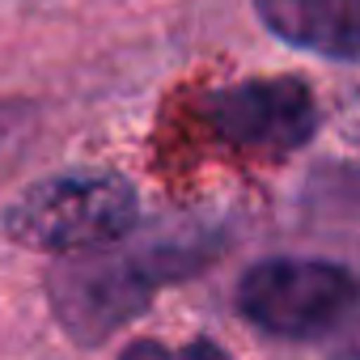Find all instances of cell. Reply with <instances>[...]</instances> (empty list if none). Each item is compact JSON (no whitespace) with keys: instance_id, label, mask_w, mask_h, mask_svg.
I'll return each mask as SVG.
<instances>
[{"instance_id":"2","label":"cell","mask_w":360,"mask_h":360,"mask_svg":"<svg viewBox=\"0 0 360 360\" xmlns=\"http://www.w3.org/2000/svg\"><path fill=\"white\" fill-rule=\"evenodd\" d=\"M242 314L284 339H322L352 314L356 284L343 267L318 259H267L238 288Z\"/></svg>"},{"instance_id":"6","label":"cell","mask_w":360,"mask_h":360,"mask_svg":"<svg viewBox=\"0 0 360 360\" xmlns=\"http://www.w3.org/2000/svg\"><path fill=\"white\" fill-rule=\"evenodd\" d=\"M26 131H30V123H26V110L22 106H5V110H0V174H5V165L22 148Z\"/></svg>"},{"instance_id":"3","label":"cell","mask_w":360,"mask_h":360,"mask_svg":"<svg viewBox=\"0 0 360 360\" xmlns=\"http://www.w3.org/2000/svg\"><path fill=\"white\" fill-rule=\"evenodd\" d=\"M212 127L225 144L259 157H280L301 148L318 127V106L305 81L297 77H267L242 81L221 89L208 106Z\"/></svg>"},{"instance_id":"1","label":"cell","mask_w":360,"mask_h":360,"mask_svg":"<svg viewBox=\"0 0 360 360\" xmlns=\"http://www.w3.org/2000/svg\"><path fill=\"white\" fill-rule=\"evenodd\" d=\"M136 191L115 174H60L22 191L0 225L22 246L51 255H81L115 246L136 225Z\"/></svg>"},{"instance_id":"5","label":"cell","mask_w":360,"mask_h":360,"mask_svg":"<svg viewBox=\"0 0 360 360\" xmlns=\"http://www.w3.org/2000/svg\"><path fill=\"white\" fill-rule=\"evenodd\" d=\"M259 13L280 39L297 47L330 60H356V0H259Z\"/></svg>"},{"instance_id":"4","label":"cell","mask_w":360,"mask_h":360,"mask_svg":"<svg viewBox=\"0 0 360 360\" xmlns=\"http://www.w3.org/2000/svg\"><path fill=\"white\" fill-rule=\"evenodd\" d=\"M148 288L127 263H72L51 280V305L77 339H102L148 301Z\"/></svg>"}]
</instances>
